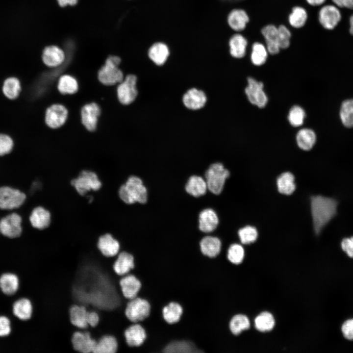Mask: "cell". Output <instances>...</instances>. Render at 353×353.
<instances>
[{"instance_id": "1", "label": "cell", "mask_w": 353, "mask_h": 353, "mask_svg": "<svg viewBox=\"0 0 353 353\" xmlns=\"http://www.w3.org/2000/svg\"><path fill=\"white\" fill-rule=\"evenodd\" d=\"M338 202L333 198L321 195L313 196L310 207L314 230L317 235L336 215Z\"/></svg>"}, {"instance_id": "2", "label": "cell", "mask_w": 353, "mask_h": 353, "mask_svg": "<svg viewBox=\"0 0 353 353\" xmlns=\"http://www.w3.org/2000/svg\"><path fill=\"white\" fill-rule=\"evenodd\" d=\"M120 198L126 204L136 202L145 203L148 199V192L142 180L136 176L128 177L125 184L119 188Z\"/></svg>"}, {"instance_id": "3", "label": "cell", "mask_w": 353, "mask_h": 353, "mask_svg": "<svg viewBox=\"0 0 353 353\" xmlns=\"http://www.w3.org/2000/svg\"><path fill=\"white\" fill-rule=\"evenodd\" d=\"M121 61V58L117 56L110 55L107 57L98 72V79L102 84L111 86L123 80V73L119 68Z\"/></svg>"}, {"instance_id": "4", "label": "cell", "mask_w": 353, "mask_h": 353, "mask_svg": "<svg viewBox=\"0 0 353 353\" xmlns=\"http://www.w3.org/2000/svg\"><path fill=\"white\" fill-rule=\"evenodd\" d=\"M151 310V304L149 301L137 296L128 300L125 309V314L131 323H141L148 318Z\"/></svg>"}, {"instance_id": "5", "label": "cell", "mask_w": 353, "mask_h": 353, "mask_svg": "<svg viewBox=\"0 0 353 353\" xmlns=\"http://www.w3.org/2000/svg\"><path fill=\"white\" fill-rule=\"evenodd\" d=\"M229 175V172L222 163L211 164L205 173L207 189L214 194H220L223 189L226 179Z\"/></svg>"}, {"instance_id": "6", "label": "cell", "mask_w": 353, "mask_h": 353, "mask_svg": "<svg viewBox=\"0 0 353 353\" xmlns=\"http://www.w3.org/2000/svg\"><path fill=\"white\" fill-rule=\"evenodd\" d=\"M71 183L81 196L91 190L97 191L101 187V182L97 175L89 170L82 171L77 178L71 180Z\"/></svg>"}, {"instance_id": "7", "label": "cell", "mask_w": 353, "mask_h": 353, "mask_svg": "<svg viewBox=\"0 0 353 353\" xmlns=\"http://www.w3.org/2000/svg\"><path fill=\"white\" fill-rule=\"evenodd\" d=\"M247 81L248 85L245 92L249 101L259 108L264 107L268 99L263 89V83L252 77H248Z\"/></svg>"}, {"instance_id": "8", "label": "cell", "mask_w": 353, "mask_h": 353, "mask_svg": "<svg viewBox=\"0 0 353 353\" xmlns=\"http://www.w3.org/2000/svg\"><path fill=\"white\" fill-rule=\"evenodd\" d=\"M137 77L128 75L119 83L117 93L119 101L124 105L131 103L136 99L138 91L136 88Z\"/></svg>"}, {"instance_id": "9", "label": "cell", "mask_w": 353, "mask_h": 353, "mask_svg": "<svg viewBox=\"0 0 353 353\" xmlns=\"http://www.w3.org/2000/svg\"><path fill=\"white\" fill-rule=\"evenodd\" d=\"M124 337L127 346L129 348V353L142 346L147 338L145 328L140 323H132L126 328Z\"/></svg>"}, {"instance_id": "10", "label": "cell", "mask_w": 353, "mask_h": 353, "mask_svg": "<svg viewBox=\"0 0 353 353\" xmlns=\"http://www.w3.org/2000/svg\"><path fill=\"white\" fill-rule=\"evenodd\" d=\"M342 18L341 10L334 4H326L318 13V20L322 27L327 30H332L338 25Z\"/></svg>"}, {"instance_id": "11", "label": "cell", "mask_w": 353, "mask_h": 353, "mask_svg": "<svg viewBox=\"0 0 353 353\" xmlns=\"http://www.w3.org/2000/svg\"><path fill=\"white\" fill-rule=\"evenodd\" d=\"M25 195L19 190L7 186L0 188V209H13L23 204Z\"/></svg>"}, {"instance_id": "12", "label": "cell", "mask_w": 353, "mask_h": 353, "mask_svg": "<svg viewBox=\"0 0 353 353\" xmlns=\"http://www.w3.org/2000/svg\"><path fill=\"white\" fill-rule=\"evenodd\" d=\"M96 343L88 329L76 330L72 337L73 349L77 353H93Z\"/></svg>"}, {"instance_id": "13", "label": "cell", "mask_w": 353, "mask_h": 353, "mask_svg": "<svg viewBox=\"0 0 353 353\" xmlns=\"http://www.w3.org/2000/svg\"><path fill=\"white\" fill-rule=\"evenodd\" d=\"M68 114V110L64 105L54 104L47 109L45 121L46 125L50 128H57L65 124Z\"/></svg>"}, {"instance_id": "14", "label": "cell", "mask_w": 353, "mask_h": 353, "mask_svg": "<svg viewBox=\"0 0 353 353\" xmlns=\"http://www.w3.org/2000/svg\"><path fill=\"white\" fill-rule=\"evenodd\" d=\"M119 285L123 297L127 300L137 297L142 286L140 279L131 273L121 277Z\"/></svg>"}, {"instance_id": "15", "label": "cell", "mask_w": 353, "mask_h": 353, "mask_svg": "<svg viewBox=\"0 0 353 353\" xmlns=\"http://www.w3.org/2000/svg\"><path fill=\"white\" fill-rule=\"evenodd\" d=\"M22 218L17 213H12L0 221V232L9 238L19 237L22 233Z\"/></svg>"}, {"instance_id": "16", "label": "cell", "mask_w": 353, "mask_h": 353, "mask_svg": "<svg viewBox=\"0 0 353 353\" xmlns=\"http://www.w3.org/2000/svg\"><path fill=\"white\" fill-rule=\"evenodd\" d=\"M101 110L96 102H91L84 105L81 110V119L83 125L89 131L96 129L98 118Z\"/></svg>"}, {"instance_id": "17", "label": "cell", "mask_w": 353, "mask_h": 353, "mask_svg": "<svg viewBox=\"0 0 353 353\" xmlns=\"http://www.w3.org/2000/svg\"><path fill=\"white\" fill-rule=\"evenodd\" d=\"M97 246L100 252L108 258L117 255L121 250L120 242L110 233H105L100 236L98 239Z\"/></svg>"}, {"instance_id": "18", "label": "cell", "mask_w": 353, "mask_h": 353, "mask_svg": "<svg viewBox=\"0 0 353 353\" xmlns=\"http://www.w3.org/2000/svg\"><path fill=\"white\" fill-rule=\"evenodd\" d=\"M135 267V259L133 254L127 251H120L116 256L113 269L114 272L120 277L129 273Z\"/></svg>"}, {"instance_id": "19", "label": "cell", "mask_w": 353, "mask_h": 353, "mask_svg": "<svg viewBox=\"0 0 353 353\" xmlns=\"http://www.w3.org/2000/svg\"><path fill=\"white\" fill-rule=\"evenodd\" d=\"M66 59L64 51L56 46H48L43 51V61L49 67L60 66L65 62Z\"/></svg>"}, {"instance_id": "20", "label": "cell", "mask_w": 353, "mask_h": 353, "mask_svg": "<svg viewBox=\"0 0 353 353\" xmlns=\"http://www.w3.org/2000/svg\"><path fill=\"white\" fill-rule=\"evenodd\" d=\"M199 246L200 251L202 255L213 259L220 253L222 243L217 237L206 236L201 239Z\"/></svg>"}, {"instance_id": "21", "label": "cell", "mask_w": 353, "mask_h": 353, "mask_svg": "<svg viewBox=\"0 0 353 353\" xmlns=\"http://www.w3.org/2000/svg\"><path fill=\"white\" fill-rule=\"evenodd\" d=\"M206 96L202 90L196 88L188 90L183 95L182 101L188 109L198 110L203 107L206 102Z\"/></svg>"}, {"instance_id": "22", "label": "cell", "mask_w": 353, "mask_h": 353, "mask_svg": "<svg viewBox=\"0 0 353 353\" xmlns=\"http://www.w3.org/2000/svg\"><path fill=\"white\" fill-rule=\"evenodd\" d=\"M87 311L85 306L78 304H73L70 308V321L78 330H85L89 328L87 322Z\"/></svg>"}, {"instance_id": "23", "label": "cell", "mask_w": 353, "mask_h": 353, "mask_svg": "<svg viewBox=\"0 0 353 353\" xmlns=\"http://www.w3.org/2000/svg\"><path fill=\"white\" fill-rule=\"evenodd\" d=\"M183 313V308L178 302L171 301L165 305L161 311L163 320L168 325H175L180 320Z\"/></svg>"}, {"instance_id": "24", "label": "cell", "mask_w": 353, "mask_h": 353, "mask_svg": "<svg viewBox=\"0 0 353 353\" xmlns=\"http://www.w3.org/2000/svg\"><path fill=\"white\" fill-rule=\"evenodd\" d=\"M164 353H200L196 345L186 339H175L167 343L162 350Z\"/></svg>"}, {"instance_id": "25", "label": "cell", "mask_w": 353, "mask_h": 353, "mask_svg": "<svg viewBox=\"0 0 353 353\" xmlns=\"http://www.w3.org/2000/svg\"><path fill=\"white\" fill-rule=\"evenodd\" d=\"M219 224V218L216 212L211 208L202 210L199 216V228L204 233L213 231Z\"/></svg>"}, {"instance_id": "26", "label": "cell", "mask_w": 353, "mask_h": 353, "mask_svg": "<svg viewBox=\"0 0 353 353\" xmlns=\"http://www.w3.org/2000/svg\"><path fill=\"white\" fill-rule=\"evenodd\" d=\"M29 221L34 227L38 229H44L48 227L50 224V213L43 207H37L31 212Z\"/></svg>"}, {"instance_id": "27", "label": "cell", "mask_w": 353, "mask_h": 353, "mask_svg": "<svg viewBox=\"0 0 353 353\" xmlns=\"http://www.w3.org/2000/svg\"><path fill=\"white\" fill-rule=\"evenodd\" d=\"M261 32L265 39L268 51L272 54L278 53L280 48L277 28L274 25H268L262 28Z\"/></svg>"}, {"instance_id": "28", "label": "cell", "mask_w": 353, "mask_h": 353, "mask_svg": "<svg viewBox=\"0 0 353 353\" xmlns=\"http://www.w3.org/2000/svg\"><path fill=\"white\" fill-rule=\"evenodd\" d=\"M118 342L112 335L105 334L97 341L93 353H117Z\"/></svg>"}, {"instance_id": "29", "label": "cell", "mask_w": 353, "mask_h": 353, "mask_svg": "<svg viewBox=\"0 0 353 353\" xmlns=\"http://www.w3.org/2000/svg\"><path fill=\"white\" fill-rule=\"evenodd\" d=\"M207 189L205 179L198 176H192L189 178L185 185V190L187 193L194 197H199L204 195Z\"/></svg>"}, {"instance_id": "30", "label": "cell", "mask_w": 353, "mask_h": 353, "mask_svg": "<svg viewBox=\"0 0 353 353\" xmlns=\"http://www.w3.org/2000/svg\"><path fill=\"white\" fill-rule=\"evenodd\" d=\"M316 141V134L310 128H302L296 135L297 144L301 149L304 151L310 150L313 147Z\"/></svg>"}, {"instance_id": "31", "label": "cell", "mask_w": 353, "mask_h": 353, "mask_svg": "<svg viewBox=\"0 0 353 353\" xmlns=\"http://www.w3.org/2000/svg\"><path fill=\"white\" fill-rule=\"evenodd\" d=\"M13 310L14 315L19 319L27 321L30 320L32 316L33 304L30 300L22 298L14 303Z\"/></svg>"}, {"instance_id": "32", "label": "cell", "mask_w": 353, "mask_h": 353, "mask_svg": "<svg viewBox=\"0 0 353 353\" xmlns=\"http://www.w3.org/2000/svg\"><path fill=\"white\" fill-rule=\"evenodd\" d=\"M249 21L247 14L242 9L233 10L227 18V22L230 27L237 31L244 29Z\"/></svg>"}, {"instance_id": "33", "label": "cell", "mask_w": 353, "mask_h": 353, "mask_svg": "<svg viewBox=\"0 0 353 353\" xmlns=\"http://www.w3.org/2000/svg\"><path fill=\"white\" fill-rule=\"evenodd\" d=\"M169 55L168 47L162 43L154 44L150 48L149 56L156 65L160 66L165 63Z\"/></svg>"}, {"instance_id": "34", "label": "cell", "mask_w": 353, "mask_h": 353, "mask_svg": "<svg viewBox=\"0 0 353 353\" xmlns=\"http://www.w3.org/2000/svg\"><path fill=\"white\" fill-rule=\"evenodd\" d=\"M21 91L20 80L16 77L10 76L6 78L2 86V92L4 96L10 100L16 99Z\"/></svg>"}, {"instance_id": "35", "label": "cell", "mask_w": 353, "mask_h": 353, "mask_svg": "<svg viewBox=\"0 0 353 353\" xmlns=\"http://www.w3.org/2000/svg\"><path fill=\"white\" fill-rule=\"evenodd\" d=\"M247 44L246 39L242 35H233L229 42L230 54L236 58H242L245 55Z\"/></svg>"}, {"instance_id": "36", "label": "cell", "mask_w": 353, "mask_h": 353, "mask_svg": "<svg viewBox=\"0 0 353 353\" xmlns=\"http://www.w3.org/2000/svg\"><path fill=\"white\" fill-rule=\"evenodd\" d=\"M277 184L278 192L282 194H292L296 189L295 177L290 172H284L278 176Z\"/></svg>"}, {"instance_id": "37", "label": "cell", "mask_w": 353, "mask_h": 353, "mask_svg": "<svg viewBox=\"0 0 353 353\" xmlns=\"http://www.w3.org/2000/svg\"><path fill=\"white\" fill-rule=\"evenodd\" d=\"M57 89L62 94H74L77 92L78 85L77 80L73 76L64 75L59 78Z\"/></svg>"}, {"instance_id": "38", "label": "cell", "mask_w": 353, "mask_h": 353, "mask_svg": "<svg viewBox=\"0 0 353 353\" xmlns=\"http://www.w3.org/2000/svg\"><path fill=\"white\" fill-rule=\"evenodd\" d=\"M18 287V278L14 274L7 273L0 277V288L5 294H14L17 291Z\"/></svg>"}, {"instance_id": "39", "label": "cell", "mask_w": 353, "mask_h": 353, "mask_svg": "<svg viewBox=\"0 0 353 353\" xmlns=\"http://www.w3.org/2000/svg\"><path fill=\"white\" fill-rule=\"evenodd\" d=\"M339 115L345 126L348 128L353 127V99H348L343 101Z\"/></svg>"}, {"instance_id": "40", "label": "cell", "mask_w": 353, "mask_h": 353, "mask_svg": "<svg viewBox=\"0 0 353 353\" xmlns=\"http://www.w3.org/2000/svg\"><path fill=\"white\" fill-rule=\"evenodd\" d=\"M256 328L265 332L272 330L275 326V319L273 315L267 312H262L257 316L254 321Z\"/></svg>"}, {"instance_id": "41", "label": "cell", "mask_w": 353, "mask_h": 353, "mask_svg": "<svg viewBox=\"0 0 353 353\" xmlns=\"http://www.w3.org/2000/svg\"><path fill=\"white\" fill-rule=\"evenodd\" d=\"M250 327V323L248 318L241 314L233 316L229 324V329L234 335L239 334L243 330L249 328Z\"/></svg>"}, {"instance_id": "42", "label": "cell", "mask_w": 353, "mask_h": 353, "mask_svg": "<svg viewBox=\"0 0 353 353\" xmlns=\"http://www.w3.org/2000/svg\"><path fill=\"white\" fill-rule=\"evenodd\" d=\"M267 51L263 45L260 43H254L252 46L251 55L252 62L255 66H261L264 64L267 58Z\"/></svg>"}, {"instance_id": "43", "label": "cell", "mask_w": 353, "mask_h": 353, "mask_svg": "<svg viewBox=\"0 0 353 353\" xmlns=\"http://www.w3.org/2000/svg\"><path fill=\"white\" fill-rule=\"evenodd\" d=\"M307 18L306 10L303 7L296 6L293 8L289 16V22L292 26L300 28L304 25Z\"/></svg>"}, {"instance_id": "44", "label": "cell", "mask_w": 353, "mask_h": 353, "mask_svg": "<svg viewBox=\"0 0 353 353\" xmlns=\"http://www.w3.org/2000/svg\"><path fill=\"white\" fill-rule=\"evenodd\" d=\"M306 116L304 110L299 105H294L289 110L288 120L291 126L298 127L302 126Z\"/></svg>"}, {"instance_id": "45", "label": "cell", "mask_w": 353, "mask_h": 353, "mask_svg": "<svg viewBox=\"0 0 353 353\" xmlns=\"http://www.w3.org/2000/svg\"><path fill=\"white\" fill-rule=\"evenodd\" d=\"M244 257V250L242 246L238 244H233L228 249L227 258L232 263L239 264L241 263Z\"/></svg>"}, {"instance_id": "46", "label": "cell", "mask_w": 353, "mask_h": 353, "mask_svg": "<svg viewBox=\"0 0 353 353\" xmlns=\"http://www.w3.org/2000/svg\"><path fill=\"white\" fill-rule=\"evenodd\" d=\"M238 233L241 243L244 244L254 242L258 236L256 228L250 226L241 228L239 230Z\"/></svg>"}, {"instance_id": "47", "label": "cell", "mask_w": 353, "mask_h": 353, "mask_svg": "<svg viewBox=\"0 0 353 353\" xmlns=\"http://www.w3.org/2000/svg\"><path fill=\"white\" fill-rule=\"evenodd\" d=\"M13 146V141L9 135L4 133H0V156L10 153Z\"/></svg>"}, {"instance_id": "48", "label": "cell", "mask_w": 353, "mask_h": 353, "mask_svg": "<svg viewBox=\"0 0 353 353\" xmlns=\"http://www.w3.org/2000/svg\"><path fill=\"white\" fill-rule=\"evenodd\" d=\"M278 41L280 49H286L290 45L291 33L284 25H281L277 28Z\"/></svg>"}, {"instance_id": "49", "label": "cell", "mask_w": 353, "mask_h": 353, "mask_svg": "<svg viewBox=\"0 0 353 353\" xmlns=\"http://www.w3.org/2000/svg\"><path fill=\"white\" fill-rule=\"evenodd\" d=\"M341 331L346 339L353 340V319H348L344 322Z\"/></svg>"}, {"instance_id": "50", "label": "cell", "mask_w": 353, "mask_h": 353, "mask_svg": "<svg viewBox=\"0 0 353 353\" xmlns=\"http://www.w3.org/2000/svg\"><path fill=\"white\" fill-rule=\"evenodd\" d=\"M341 246L348 256L353 258V236L344 238L341 241Z\"/></svg>"}, {"instance_id": "51", "label": "cell", "mask_w": 353, "mask_h": 353, "mask_svg": "<svg viewBox=\"0 0 353 353\" xmlns=\"http://www.w3.org/2000/svg\"><path fill=\"white\" fill-rule=\"evenodd\" d=\"M100 321V315L96 310H88L87 313V322L90 328L96 327Z\"/></svg>"}, {"instance_id": "52", "label": "cell", "mask_w": 353, "mask_h": 353, "mask_svg": "<svg viewBox=\"0 0 353 353\" xmlns=\"http://www.w3.org/2000/svg\"><path fill=\"white\" fill-rule=\"evenodd\" d=\"M11 331L10 323L4 316H0V336L8 335Z\"/></svg>"}, {"instance_id": "53", "label": "cell", "mask_w": 353, "mask_h": 353, "mask_svg": "<svg viewBox=\"0 0 353 353\" xmlns=\"http://www.w3.org/2000/svg\"><path fill=\"white\" fill-rule=\"evenodd\" d=\"M332 3L339 8L353 10V0H331Z\"/></svg>"}, {"instance_id": "54", "label": "cell", "mask_w": 353, "mask_h": 353, "mask_svg": "<svg viewBox=\"0 0 353 353\" xmlns=\"http://www.w3.org/2000/svg\"><path fill=\"white\" fill-rule=\"evenodd\" d=\"M59 5L64 7L67 5H74L77 2L78 0H57Z\"/></svg>"}, {"instance_id": "55", "label": "cell", "mask_w": 353, "mask_h": 353, "mask_svg": "<svg viewBox=\"0 0 353 353\" xmlns=\"http://www.w3.org/2000/svg\"><path fill=\"white\" fill-rule=\"evenodd\" d=\"M308 3L312 6H319L324 4L326 0H306Z\"/></svg>"}, {"instance_id": "56", "label": "cell", "mask_w": 353, "mask_h": 353, "mask_svg": "<svg viewBox=\"0 0 353 353\" xmlns=\"http://www.w3.org/2000/svg\"><path fill=\"white\" fill-rule=\"evenodd\" d=\"M349 33L351 35H353V13L349 17Z\"/></svg>"}, {"instance_id": "57", "label": "cell", "mask_w": 353, "mask_h": 353, "mask_svg": "<svg viewBox=\"0 0 353 353\" xmlns=\"http://www.w3.org/2000/svg\"><path fill=\"white\" fill-rule=\"evenodd\" d=\"M226 0V1H239L243 0Z\"/></svg>"}, {"instance_id": "58", "label": "cell", "mask_w": 353, "mask_h": 353, "mask_svg": "<svg viewBox=\"0 0 353 353\" xmlns=\"http://www.w3.org/2000/svg\"><path fill=\"white\" fill-rule=\"evenodd\" d=\"M209 288H210V286H209ZM208 296H209V295H208ZM207 306H208V304H207ZM206 312H207V311H206ZM205 318H206V317H205ZM204 324H205V322H204ZM203 328H204V327H203ZM203 329L202 330H201L200 332H201V333H202V332H203Z\"/></svg>"}]
</instances>
